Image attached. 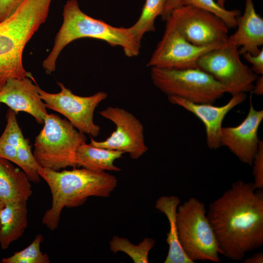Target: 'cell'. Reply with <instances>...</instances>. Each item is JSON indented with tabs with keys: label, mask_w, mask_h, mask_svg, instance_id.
Masks as SVG:
<instances>
[{
	"label": "cell",
	"mask_w": 263,
	"mask_h": 263,
	"mask_svg": "<svg viewBox=\"0 0 263 263\" xmlns=\"http://www.w3.org/2000/svg\"><path fill=\"white\" fill-rule=\"evenodd\" d=\"M123 153L121 151L98 148L85 142L77 150L76 163L77 167L95 172H118L121 169L114 165V162L121 158Z\"/></svg>",
	"instance_id": "d6986e66"
},
{
	"label": "cell",
	"mask_w": 263,
	"mask_h": 263,
	"mask_svg": "<svg viewBox=\"0 0 263 263\" xmlns=\"http://www.w3.org/2000/svg\"><path fill=\"white\" fill-rule=\"evenodd\" d=\"M23 0H0V22L10 17Z\"/></svg>",
	"instance_id": "4316f807"
},
{
	"label": "cell",
	"mask_w": 263,
	"mask_h": 263,
	"mask_svg": "<svg viewBox=\"0 0 263 263\" xmlns=\"http://www.w3.org/2000/svg\"><path fill=\"white\" fill-rule=\"evenodd\" d=\"M206 213L205 204L194 197L179 205L176 214L178 239L185 253L194 263H220L219 249Z\"/></svg>",
	"instance_id": "5b68a950"
},
{
	"label": "cell",
	"mask_w": 263,
	"mask_h": 263,
	"mask_svg": "<svg viewBox=\"0 0 263 263\" xmlns=\"http://www.w3.org/2000/svg\"><path fill=\"white\" fill-rule=\"evenodd\" d=\"M181 0H167L165 8L161 17L163 21H166L172 12L181 7Z\"/></svg>",
	"instance_id": "f1b7e54d"
},
{
	"label": "cell",
	"mask_w": 263,
	"mask_h": 263,
	"mask_svg": "<svg viewBox=\"0 0 263 263\" xmlns=\"http://www.w3.org/2000/svg\"><path fill=\"white\" fill-rule=\"evenodd\" d=\"M155 243L154 239L145 238L139 244L134 245L126 238L114 236L110 242V247L114 253L119 251L126 253L134 263H148L149 252Z\"/></svg>",
	"instance_id": "7402d4cb"
},
{
	"label": "cell",
	"mask_w": 263,
	"mask_h": 263,
	"mask_svg": "<svg viewBox=\"0 0 263 263\" xmlns=\"http://www.w3.org/2000/svg\"><path fill=\"white\" fill-rule=\"evenodd\" d=\"M0 104H1V103H0Z\"/></svg>",
	"instance_id": "836d02e7"
},
{
	"label": "cell",
	"mask_w": 263,
	"mask_h": 263,
	"mask_svg": "<svg viewBox=\"0 0 263 263\" xmlns=\"http://www.w3.org/2000/svg\"><path fill=\"white\" fill-rule=\"evenodd\" d=\"M63 23L57 33L54 46L42 66L47 74L53 72L62 50L71 42L81 38H92L106 42L111 46H120L129 57L138 56L141 45L128 28L117 27L84 13L77 0H68L63 6Z\"/></svg>",
	"instance_id": "3957f363"
},
{
	"label": "cell",
	"mask_w": 263,
	"mask_h": 263,
	"mask_svg": "<svg viewBox=\"0 0 263 263\" xmlns=\"http://www.w3.org/2000/svg\"><path fill=\"white\" fill-rule=\"evenodd\" d=\"M86 140L85 134L67 119L48 113L42 129L35 138L33 152L41 168L56 171L67 167L75 168L77 150Z\"/></svg>",
	"instance_id": "277c9868"
},
{
	"label": "cell",
	"mask_w": 263,
	"mask_h": 263,
	"mask_svg": "<svg viewBox=\"0 0 263 263\" xmlns=\"http://www.w3.org/2000/svg\"><path fill=\"white\" fill-rule=\"evenodd\" d=\"M4 204L0 200V212L1 210V209L4 207Z\"/></svg>",
	"instance_id": "d6a6232c"
},
{
	"label": "cell",
	"mask_w": 263,
	"mask_h": 263,
	"mask_svg": "<svg viewBox=\"0 0 263 263\" xmlns=\"http://www.w3.org/2000/svg\"><path fill=\"white\" fill-rule=\"evenodd\" d=\"M43 236L37 234L32 242L25 248L15 253L13 255L3 258L2 263H49L47 254L40 250Z\"/></svg>",
	"instance_id": "603a6c76"
},
{
	"label": "cell",
	"mask_w": 263,
	"mask_h": 263,
	"mask_svg": "<svg viewBox=\"0 0 263 263\" xmlns=\"http://www.w3.org/2000/svg\"><path fill=\"white\" fill-rule=\"evenodd\" d=\"M263 119V110H257L251 101L248 113L238 125L222 127L220 134L221 146H225L239 160L251 166L258 151L261 140L258 135Z\"/></svg>",
	"instance_id": "7c38bea8"
},
{
	"label": "cell",
	"mask_w": 263,
	"mask_h": 263,
	"mask_svg": "<svg viewBox=\"0 0 263 263\" xmlns=\"http://www.w3.org/2000/svg\"><path fill=\"white\" fill-rule=\"evenodd\" d=\"M237 30L227 39L238 47L239 54L256 55L263 45V19L256 12L252 0H245L242 15L236 18Z\"/></svg>",
	"instance_id": "9a60e30c"
},
{
	"label": "cell",
	"mask_w": 263,
	"mask_h": 263,
	"mask_svg": "<svg viewBox=\"0 0 263 263\" xmlns=\"http://www.w3.org/2000/svg\"><path fill=\"white\" fill-rule=\"evenodd\" d=\"M169 17L184 38L193 45L208 46L223 44L227 39L228 26L208 11L184 5L175 9Z\"/></svg>",
	"instance_id": "8fae6325"
},
{
	"label": "cell",
	"mask_w": 263,
	"mask_h": 263,
	"mask_svg": "<svg viewBox=\"0 0 263 263\" xmlns=\"http://www.w3.org/2000/svg\"><path fill=\"white\" fill-rule=\"evenodd\" d=\"M30 182L21 169L0 158V200L4 205L27 202L33 193Z\"/></svg>",
	"instance_id": "2e32d148"
},
{
	"label": "cell",
	"mask_w": 263,
	"mask_h": 263,
	"mask_svg": "<svg viewBox=\"0 0 263 263\" xmlns=\"http://www.w3.org/2000/svg\"><path fill=\"white\" fill-rule=\"evenodd\" d=\"M26 174L31 182L38 183L41 177L39 169L41 166L36 159L31 150L30 140L23 137L17 150L16 164Z\"/></svg>",
	"instance_id": "cb8c5ba5"
},
{
	"label": "cell",
	"mask_w": 263,
	"mask_h": 263,
	"mask_svg": "<svg viewBox=\"0 0 263 263\" xmlns=\"http://www.w3.org/2000/svg\"><path fill=\"white\" fill-rule=\"evenodd\" d=\"M254 177V185L256 189L263 188V141L261 140L259 150L256 154L252 165Z\"/></svg>",
	"instance_id": "484cf974"
},
{
	"label": "cell",
	"mask_w": 263,
	"mask_h": 263,
	"mask_svg": "<svg viewBox=\"0 0 263 263\" xmlns=\"http://www.w3.org/2000/svg\"><path fill=\"white\" fill-rule=\"evenodd\" d=\"M244 58L252 65L251 70L258 75H263V49L256 55L246 53L243 55Z\"/></svg>",
	"instance_id": "83f0119b"
},
{
	"label": "cell",
	"mask_w": 263,
	"mask_h": 263,
	"mask_svg": "<svg viewBox=\"0 0 263 263\" xmlns=\"http://www.w3.org/2000/svg\"><path fill=\"white\" fill-rule=\"evenodd\" d=\"M153 85L162 93L195 103L213 104L226 91L211 75L198 68H150Z\"/></svg>",
	"instance_id": "8992f818"
},
{
	"label": "cell",
	"mask_w": 263,
	"mask_h": 263,
	"mask_svg": "<svg viewBox=\"0 0 263 263\" xmlns=\"http://www.w3.org/2000/svg\"><path fill=\"white\" fill-rule=\"evenodd\" d=\"M99 113L112 121L115 126V130L104 141H97L91 137V145L128 153L133 160L139 159L148 151L143 125L132 113L123 108L112 106L107 107Z\"/></svg>",
	"instance_id": "30bf717a"
},
{
	"label": "cell",
	"mask_w": 263,
	"mask_h": 263,
	"mask_svg": "<svg viewBox=\"0 0 263 263\" xmlns=\"http://www.w3.org/2000/svg\"><path fill=\"white\" fill-rule=\"evenodd\" d=\"M16 114L11 109L7 112L6 125L0 136V158L16 165L18 148L24 136L18 123Z\"/></svg>",
	"instance_id": "ffe728a7"
},
{
	"label": "cell",
	"mask_w": 263,
	"mask_h": 263,
	"mask_svg": "<svg viewBox=\"0 0 263 263\" xmlns=\"http://www.w3.org/2000/svg\"><path fill=\"white\" fill-rule=\"evenodd\" d=\"M182 5H189L210 12L221 19L229 28H236V18L241 15L237 9L228 10L214 0H181Z\"/></svg>",
	"instance_id": "d4e9b609"
},
{
	"label": "cell",
	"mask_w": 263,
	"mask_h": 263,
	"mask_svg": "<svg viewBox=\"0 0 263 263\" xmlns=\"http://www.w3.org/2000/svg\"><path fill=\"white\" fill-rule=\"evenodd\" d=\"M244 263H263V253L259 252L243 261Z\"/></svg>",
	"instance_id": "4dcf8cb0"
},
{
	"label": "cell",
	"mask_w": 263,
	"mask_h": 263,
	"mask_svg": "<svg viewBox=\"0 0 263 263\" xmlns=\"http://www.w3.org/2000/svg\"><path fill=\"white\" fill-rule=\"evenodd\" d=\"M238 47L228 39L221 46L201 56L198 68L211 75L232 96L251 92L259 76L244 64Z\"/></svg>",
	"instance_id": "52a82bcc"
},
{
	"label": "cell",
	"mask_w": 263,
	"mask_h": 263,
	"mask_svg": "<svg viewBox=\"0 0 263 263\" xmlns=\"http://www.w3.org/2000/svg\"><path fill=\"white\" fill-rule=\"evenodd\" d=\"M225 0H217V3L222 7L225 8Z\"/></svg>",
	"instance_id": "1f68e13d"
},
{
	"label": "cell",
	"mask_w": 263,
	"mask_h": 263,
	"mask_svg": "<svg viewBox=\"0 0 263 263\" xmlns=\"http://www.w3.org/2000/svg\"><path fill=\"white\" fill-rule=\"evenodd\" d=\"M38 172L52 194L51 206L42 219V224L52 231L58 227L64 207H79L91 196L108 197L117 185L114 175L83 168L60 171L41 167Z\"/></svg>",
	"instance_id": "7a4b0ae2"
},
{
	"label": "cell",
	"mask_w": 263,
	"mask_h": 263,
	"mask_svg": "<svg viewBox=\"0 0 263 263\" xmlns=\"http://www.w3.org/2000/svg\"><path fill=\"white\" fill-rule=\"evenodd\" d=\"M161 40L157 43L148 67L168 69L195 68L200 57L208 51L222 45L217 44L198 46L188 42L169 17Z\"/></svg>",
	"instance_id": "9c48e42d"
},
{
	"label": "cell",
	"mask_w": 263,
	"mask_h": 263,
	"mask_svg": "<svg viewBox=\"0 0 263 263\" xmlns=\"http://www.w3.org/2000/svg\"><path fill=\"white\" fill-rule=\"evenodd\" d=\"M61 91L51 94L39 89V93L47 108L64 115L78 131L96 137L100 127L94 121V112L99 104L108 97L104 92L88 96L75 94L64 85L57 82Z\"/></svg>",
	"instance_id": "ba28073f"
},
{
	"label": "cell",
	"mask_w": 263,
	"mask_h": 263,
	"mask_svg": "<svg viewBox=\"0 0 263 263\" xmlns=\"http://www.w3.org/2000/svg\"><path fill=\"white\" fill-rule=\"evenodd\" d=\"M180 202L175 195L161 196L155 202V207L166 216L169 225L166 239L169 251L164 263H194L186 255L178 239L176 214Z\"/></svg>",
	"instance_id": "e0dca14e"
},
{
	"label": "cell",
	"mask_w": 263,
	"mask_h": 263,
	"mask_svg": "<svg viewBox=\"0 0 263 263\" xmlns=\"http://www.w3.org/2000/svg\"><path fill=\"white\" fill-rule=\"evenodd\" d=\"M255 84H254V87L251 91V93L257 95H261L263 94V76L261 75L258 76L255 81Z\"/></svg>",
	"instance_id": "f546056e"
},
{
	"label": "cell",
	"mask_w": 263,
	"mask_h": 263,
	"mask_svg": "<svg viewBox=\"0 0 263 263\" xmlns=\"http://www.w3.org/2000/svg\"><path fill=\"white\" fill-rule=\"evenodd\" d=\"M207 216L220 254L234 261L263 245V191L239 180L211 202Z\"/></svg>",
	"instance_id": "6da1fadb"
},
{
	"label": "cell",
	"mask_w": 263,
	"mask_h": 263,
	"mask_svg": "<svg viewBox=\"0 0 263 263\" xmlns=\"http://www.w3.org/2000/svg\"><path fill=\"white\" fill-rule=\"evenodd\" d=\"M167 0H146L141 15L136 22L129 29L136 40L141 44L144 35L154 32L155 20L161 16Z\"/></svg>",
	"instance_id": "44dd1931"
},
{
	"label": "cell",
	"mask_w": 263,
	"mask_h": 263,
	"mask_svg": "<svg viewBox=\"0 0 263 263\" xmlns=\"http://www.w3.org/2000/svg\"><path fill=\"white\" fill-rule=\"evenodd\" d=\"M246 98V93L232 95L225 104L221 106L195 103L175 96H168V100L172 104L190 112L202 122L205 127L207 146L210 149L216 150L221 147L220 134L224 119L231 110L242 103Z\"/></svg>",
	"instance_id": "5bb4252c"
},
{
	"label": "cell",
	"mask_w": 263,
	"mask_h": 263,
	"mask_svg": "<svg viewBox=\"0 0 263 263\" xmlns=\"http://www.w3.org/2000/svg\"><path fill=\"white\" fill-rule=\"evenodd\" d=\"M34 78H10L0 89V103L8 106L16 113L30 114L39 124H43L48 114L47 107L39 93V87Z\"/></svg>",
	"instance_id": "4fadbf2b"
},
{
	"label": "cell",
	"mask_w": 263,
	"mask_h": 263,
	"mask_svg": "<svg viewBox=\"0 0 263 263\" xmlns=\"http://www.w3.org/2000/svg\"><path fill=\"white\" fill-rule=\"evenodd\" d=\"M28 225L27 202L5 205L0 212V245L6 249L21 237Z\"/></svg>",
	"instance_id": "ac0fdd59"
}]
</instances>
